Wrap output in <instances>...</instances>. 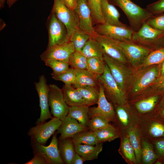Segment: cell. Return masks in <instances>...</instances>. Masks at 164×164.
Listing matches in <instances>:
<instances>
[{"instance_id":"cell-28","label":"cell","mask_w":164,"mask_h":164,"mask_svg":"<svg viewBox=\"0 0 164 164\" xmlns=\"http://www.w3.org/2000/svg\"><path fill=\"white\" fill-rule=\"evenodd\" d=\"M59 147L60 156L64 164H71L76 153L71 138L59 140Z\"/></svg>"},{"instance_id":"cell-5","label":"cell","mask_w":164,"mask_h":164,"mask_svg":"<svg viewBox=\"0 0 164 164\" xmlns=\"http://www.w3.org/2000/svg\"><path fill=\"white\" fill-rule=\"evenodd\" d=\"M132 41L152 50L162 47L164 44V32L155 29L145 22L134 32Z\"/></svg>"},{"instance_id":"cell-11","label":"cell","mask_w":164,"mask_h":164,"mask_svg":"<svg viewBox=\"0 0 164 164\" xmlns=\"http://www.w3.org/2000/svg\"><path fill=\"white\" fill-rule=\"evenodd\" d=\"M48 101L51 113L61 121L67 115L69 106L66 102L62 89L54 84L48 85Z\"/></svg>"},{"instance_id":"cell-7","label":"cell","mask_w":164,"mask_h":164,"mask_svg":"<svg viewBox=\"0 0 164 164\" xmlns=\"http://www.w3.org/2000/svg\"><path fill=\"white\" fill-rule=\"evenodd\" d=\"M65 26L69 39L79 28L78 16L74 11L67 8L62 0H54L51 11Z\"/></svg>"},{"instance_id":"cell-2","label":"cell","mask_w":164,"mask_h":164,"mask_svg":"<svg viewBox=\"0 0 164 164\" xmlns=\"http://www.w3.org/2000/svg\"><path fill=\"white\" fill-rule=\"evenodd\" d=\"M139 117L142 138L151 142L164 138V118L156 112L139 115Z\"/></svg>"},{"instance_id":"cell-24","label":"cell","mask_w":164,"mask_h":164,"mask_svg":"<svg viewBox=\"0 0 164 164\" xmlns=\"http://www.w3.org/2000/svg\"><path fill=\"white\" fill-rule=\"evenodd\" d=\"M120 144L118 150L128 164H137L135 153L126 132L121 134Z\"/></svg>"},{"instance_id":"cell-9","label":"cell","mask_w":164,"mask_h":164,"mask_svg":"<svg viewBox=\"0 0 164 164\" xmlns=\"http://www.w3.org/2000/svg\"><path fill=\"white\" fill-rule=\"evenodd\" d=\"M61 122V120L53 117L48 122L39 123L31 128L27 135L31 140L45 145L49 138L58 129Z\"/></svg>"},{"instance_id":"cell-50","label":"cell","mask_w":164,"mask_h":164,"mask_svg":"<svg viewBox=\"0 0 164 164\" xmlns=\"http://www.w3.org/2000/svg\"><path fill=\"white\" fill-rule=\"evenodd\" d=\"M160 64V77L161 80L164 78V61Z\"/></svg>"},{"instance_id":"cell-6","label":"cell","mask_w":164,"mask_h":164,"mask_svg":"<svg viewBox=\"0 0 164 164\" xmlns=\"http://www.w3.org/2000/svg\"><path fill=\"white\" fill-rule=\"evenodd\" d=\"M116 119L112 125L121 134L126 132L130 128L138 123L139 114L129 103L125 105L113 104Z\"/></svg>"},{"instance_id":"cell-38","label":"cell","mask_w":164,"mask_h":164,"mask_svg":"<svg viewBox=\"0 0 164 164\" xmlns=\"http://www.w3.org/2000/svg\"><path fill=\"white\" fill-rule=\"evenodd\" d=\"M87 0L93 22L97 24L105 23L101 11V0Z\"/></svg>"},{"instance_id":"cell-43","label":"cell","mask_w":164,"mask_h":164,"mask_svg":"<svg viewBox=\"0 0 164 164\" xmlns=\"http://www.w3.org/2000/svg\"><path fill=\"white\" fill-rule=\"evenodd\" d=\"M146 22L152 28L164 32V14L154 15Z\"/></svg>"},{"instance_id":"cell-21","label":"cell","mask_w":164,"mask_h":164,"mask_svg":"<svg viewBox=\"0 0 164 164\" xmlns=\"http://www.w3.org/2000/svg\"><path fill=\"white\" fill-rule=\"evenodd\" d=\"M161 94H152L129 103L134 107L139 115L156 112L163 96H161Z\"/></svg>"},{"instance_id":"cell-29","label":"cell","mask_w":164,"mask_h":164,"mask_svg":"<svg viewBox=\"0 0 164 164\" xmlns=\"http://www.w3.org/2000/svg\"><path fill=\"white\" fill-rule=\"evenodd\" d=\"M89 108L86 105L69 106L67 116L77 120L82 126L88 128Z\"/></svg>"},{"instance_id":"cell-52","label":"cell","mask_w":164,"mask_h":164,"mask_svg":"<svg viewBox=\"0 0 164 164\" xmlns=\"http://www.w3.org/2000/svg\"><path fill=\"white\" fill-rule=\"evenodd\" d=\"M18 0H7L6 2L9 8L11 7Z\"/></svg>"},{"instance_id":"cell-22","label":"cell","mask_w":164,"mask_h":164,"mask_svg":"<svg viewBox=\"0 0 164 164\" xmlns=\"http://www.w3.org/2000/svg\"><path fill=\"white\" fill-rule=\"evenodd\" d=\"M75 81L72 85L76 88L91 86L99 88L97 76L87 69H74Z\"/></svg>"},{"instance_id":"cell-37","label":"cell","mask_w":164,"mask_h":164,"mask_svg":"<svg viewBox=\"0 0 164 164\" xmlns=\"http://www.w3.org/2000/svg\"><path fill=\"white\" fill-rule=\"evenodd\" d=\"M69 65L74 69H87V58L81 52L74 51L70 55L68 62Z\"/></svg>"},{"instance_id":"cell-35","label":"cell","mask_w":164,"mask_h":164,"mask_svg":"<svg viewBox=\"0 0 164 164\" xmlns=\"http://www.w3.org/2000/svg\"><path fill=\"white\" fill-rule=\"evenodd\" d=\"M164 61V46L152 50L146 57L139 68L160 64Z\"/></svg>"},{"instance_id":"cell-19","label":"cell","mask_w":164,"mask_h":164,"mask_svg":"<svg viewBox=\"0 0 164 164\" xmlns=\"http://www.w3.org/2000/svg\"><path fill=\"white\" fill-rule=\"evenodd\" d=\"M100 44L104 53L125 64L128 62L119 46L118 41L97 34L94 38Z\"/></svg>"},{"instance_id":"cell-33","label":"cell","mask_w":164,"mask_h":164,"mask_svg":"<svg viewBox=\"0 0 164 164\" xmlns=\"http://www.w3.org/2000/svg\"><path fill=\"white\" fill-rule=\"evenodd\" d=\"M77 88L83 96L86 105L89 107L97 104L99 96V88L87 86Z\"/></svg>"},{"instance_id":"cell-34","label":"cell","mask_w":164,"mask_h":164,"mask_svg":"<svg viewBox=\"0 0 164 164\" xmlns=\"http://www.w3.org/2000/svg\"><path fill=\"white\" fill-rule=\"evenodd\" d=\"M71 138L74 144L95 145L99 143L94 132L89 130L78 133Z\"/></svg>"},{"instance_id":"cell-36","label":"cell","mask_w":164,"mask_h":164,"mask_svg":"<svg viewBox=\"0 0 164 164\" xmlns=\"http://www.w3.org/2000/svg\"><path fill=\"white\" fill-rule=\"evenodd\" d=\"M91 36L78 28L71 37L70 40L73 44L75 51L81 52Z\"/></svg>"},{"instance_id":"cell-48","label":"cell","mask_w":164,"mask_h":164,"mask_svg":"<svg viewBox=\"0 0 164 164\" xmlns=\"http://www.w3.org/2000/svg\"><path fill=\"white\" fill-rule=\"evenodd\" d=\"M156 112L164 118V95L159 103Z\"/></svg>"},{"instance_id":"cell-16","label":"cell","mask_w":164,"mask_h":164,"mask_svg":"<svg viewBox=\"0 0 164 164\" xmlns=\"http://www.w3.org/2000/svg\"><path fill=\"white\" fill-rule=\"evenodd\" d=\"M34 84L39 96L40 108V116L36 122V124H37L45 122L48 119H51L53 117L49 109L48 85L47 84L45 75H41L39 77V81L35 82Z\"/></svg>"},{"instance_id":"cell-14","label":"cell","mask_w":164,"mask_h":164,"mask_svg":"<svg viewBox=\"0 0 164 164\" xmlns=\"http://www.w3.org/2000/svg\"><path fill=\"white\" fill-rule=\"evenodd\" d=\"M94 28L97 34L119 41H132L134 32L127 25L119 26L105 22L98 24Z\"/></svg>"},{"instance_id":"cell-25","label":"cell","mask_w":164,"mask_h":164,"mask_svg":"<svg viewBox=\"0 0 164 164\" xmlns=\"http://www.w3.org/2000/svg\"><path fill=\"white\" fill-rule=\"evenodd\" d=\"M75 151L77 153L86 161L97 159L103 149L102 143L95 145L83 144H74Z\"/></svg>"},{"instance_id":"cell-30","label":"cell","mask_w":164,"mask_h":164,"mask_svg":"<svg viewBox=\"0 0 164 164\" xmlns=\"http://www.w3.org/2000/svg\"><path fill=\"white\" fill-rule=\"evenodd\" d=\"M81 53L87 58L97 57L104 60V52L99 43L94 38L91 37L83 48Z\"/></svg>"},{"instance_id":"cell-53","label":"cell","mask_w":164,"mask_h":164,"mask_svg":"<svg viewBox=\"0 0 164 164\" xmlns=\"http://www.w3.org/2000/svg\"><path fill=\"white\" fill-rule=\"evenodd\" d=\"M5 0H0V9L4 8Z\"/></svg>"},{"instance_id":"cell-3","label":"cell","mask_w":164,"mask_h":164,"mask_svg":"<svg viewBox=\"0 0 164 164\" xmlns=\"http://www.w3.org/2000/svg\"><path fill=\"white\" fill-rule=\"evenodd\" d=\"M111 1L124 12L129 21L130 26L134 32L137 31L145 22L154 15L146 8H142L131 0Z\"/></svg>"},{"instance_id":"cell-32","label":"cell","mask_w":164,"mask_h":164,"mask_svg":"<svg viewBox=\"0 0 164 164\" xmlns=\"http://www.w3.org/2000/svg\"><path fill=\"white\" fill-rule=\"evenodd\" d=\"M158 160L152 143L143 138L141 142V164H153Z\"/></svg>"},{"instance_id":"cell-23","label":"cell","mask_w":164,"mask_h":164,"mask_svg":"<svg viewBox=\"0 0 164 164\" xmlns=\"http://www.w3.org/2000/svg\"><path fill=\"white\" fill-rule=\"evenodd\" d=\"M101 9L105 22L119 26L127 25L120 21L119 12L108 0H101Z\"/></svg>"},{"instance_id":"cell-26","label":"cell","mask_w":164,"mask_h":164,"mask_svg":"<svg viewBox=\"0 0 164 164\" xmlns=\"http://www.w3.org/2000/svg\"><path fill=\"white\" fill-rule=\"evenodd\" d=\"M130 142L135 150L137 164H141V142L142 138L138 123L126 131Z\"/></svg>"},{"instance_id":"cell-44","label":"cell","mask_w":164,"mask_h":164,"mask_svg":"<svg viewBox=\"0 0 164 164\" xmlns=\"http://www.w3.org/2000/svg\"><path fill=\"white\" fill-rule=\"evenodd\" d=\"M151 143L157 157V160L162 162L164 158V138L155 140Z\"/></svg>"},{"instance_id":"cell-46","label":"cell","mask_w":164,"mask_h":164,"mask_svg":"<svg viewBox=\"0 0 164 164\" xmlns=\"http://www.w3.org/2000/svg\"><path fill=\"white\" fill-rule=\"evenodd\" d=\"M24 164H47L45 159L41 156L37 155H34L33 157L28 162Z\"/></svg>"},{"instance_id":"cell-45","label":"cell","mask_w":164,"mask_h":164,"mask_svg":"<svg viewBox=\"0 0 164 164\" xmlns=\"http://www.w3.org/2000/svg\"><path fill=\"white\" fill-rule=\"evenodd\" d=\"M146 8L153 15L163 13L164 12V0H158L150 4L147 6Z\"/></svg>"},{"instance_id":"cell-47","label":"cell","mask_w":164,"mask_h":164,"mask_svg":"<svg viewBox=\"0 0 164 164\" xmlns=\"http://www.w3.org/2000/svg\"><path fill=\"white\" fill-rule=\"evenodd\" d=\"M62 1L67 8L74 11L77 4V0H62Z\"/></svg>"},{"instance_id":"cell-8","label":"cell","mask_w":164,"mask_h":164,"mask_svg":"<svg viewBox=\"0 0 164 164\" xmlns=\"http://www.w3.org/2000/svg\"><path fill=\"white\" fill-rule=\"evenodd\" d=\"M57 134L56 132H55L50 144L46 146L31 140V145L34 155L42 156L47 164H64L59 151Z\"/></svg>"},{"instance_id":"cell-18","label":"cell","mask_w":164,"mask_h":164,"mask_svg":"<svg viewBox=\"0 0 164 164\" xmlns=\"http://www.w3.org/2000/svg\"><path fill=\"white\" fill-rule=\"evenodd\" d=\"M74 51L73 43L70 40L64 43L47 48L40 57L43 61L53 59L68 62L70 55Z\"/></svg>"},{"instance_id":"cell-49","label":"cell","mask_w":164,"mask_h":164,"mask_svg":"<svg viewBox=\"0 0 164 164\" xmlns=\"http://www.w3.org/2000/svg\"><path fill=\"white\" fill-rule=\"evenodd\" d=\"M85 161L78 154L76 153L73 159L71 164H83Z\"/></svg>"},{"instance_id":"cell-31","label":"cell","mask_w":164,"mask_h":164,"mask_svg":"<svg viewBox=\"0 0 164 164\" xmlns=\"http://www.w3.org/2000/svg\"><path fill=\"white\" fill-rule=\"evenodd\" d=\"M99 143L108 142L120 138L121 134L112 124L94 132Z\"/></svg>"},{"instance_id":"cell-17","label":"cell","mask_w":164,"mask_h":164,"mask_svg":"<svg viewBox=\"0 0 164 164\" xmlns=\"http://www.w3.org/2000/svg\"><path fill=\"white\" fill-rule=\"evenodd\" d=\"M74 11L79 18V28L94 39L97 33L93 26L91 12L87 0H77Z\"/></svg>"},{"instance_id":"cell-39","label":"cell","mask_w":164,"mask_h":164,"mask_svg":"<svg viewBox=\"0 0 164 164\" xmlns=\"http://www.w3.org/2000/svg\"><path fill=\"white\" fill-rule=\"evenodd\" d=\"M87 59V70L97 76L103 74L105 64L104 60L95 57L88 58Z\"/></svg>"},{"instance_id":"cell-40","label":"cell","mask_w":164,"mask_h":164,"mask_svg":"<svg viewBox=\"0 0 164 164\" xmlns=\"http://www.w3.org/2000/svg\"><path fill=\"white\" fill-rule=\"evenodd\" d=\"M44 62L46 66L50 67L52 69V76L62 73L69 68L68 63L62 61L49 59Z\"/></svg>"},{"instance_id":"cell-13","label":"cell","mask_w":164,"mask_h":164,"mask_svg":"<svg viewBox=\"0 0 164 164\" xmlns=\"http://www.w3.org/2000/svg\"><path fill=\"white\" fill-rule=\"evenodd\" d=\"M118 43L128 62L133 67H139L152 51L132 41H118Z\"/></svg>"},{"instance_id":"cell-41","label":"cell","mask_w":164,"mask_h":164,"mask_svg":"<svg viewBox=\"0 0 164 164\" xmlns=\"http://www.w3.org/2000/svg\"><path fill=\"white\" fill-rule=\"evenodd\" d=\"M52 78L56 80L63 82L65 84L72 85L75 81L74 69L69 67L62 73L52 76Z\"/></svg>"},{"instance_id":"cell-12","label":"cell","mask_w":164,"mask_h":164,"mask_svg":"<svg viewBox=\"0 0 164 164\" xmlns=\"http://www.w3.org/2000/svg\"><path fill=\"white\" fill-rule=\"evenodd\" d=\"M46 26L49 35L47 48L70 40L65 26L51 12L48 18Z\"/></svg>"},{"instance_id":"cell-54","label":"cell","mask_w":164,"mask_h":164,"mask_svg":"<svg viewBox=\"0 0 164 164\" xmlns=\"http://www.w3.org/2000/svg\"><path fill=\"white\" fill-rule=\"evenodd\" d=\"M162 164H164V158L162 161Z\"/></svg>"},{"instance_id":"cell-20","label":"cell","mask_w":164,"mask_h":164,"mask_svg":"<svg viewBox=\"0 0 164 164\" xmlns=\"http://www.w3.org/2000/svg\"><path fill=\"white\" fill-rule=\"evenodd\" d=\"M89 130L87 127L81 125L75 119L67 116L63 120L57 134H60L59 140L72 138L75 135L80 132Z\"/></svg>"},{"instance_id":"cell-27","label":"cell","mask_w":164,"mask_h":164,"mask_svg":"<svg viewBox=\"0 0 164 164\" xmlns=\"http://www.w3.org/2000/svg\"><path fill=\"white\" fill-rule=\"evenodd\" d=\"M64 100L69 106L86 105L84 99L77 88L64 84L62 89Z\"/></svg>"},{"instance_id":"cell-51","label":"cell","mask_w":164,"mask_h":164,"mask_svg":"<svg viewBox=\"0 0 164 164\" xmlns=\"http://www.w3.org/2000/svg\"><path fill=\"white\" fill-rule=\"evenodd\" d=\"M157 87L161 90L160 91V94H162L161 93L164 91V78L160 81L159 83L157 84Z\"/></svg>"},{"instance_id":"cell-10","label":"cell","mask_w":164,"mask_h":164,"mask_svg":"<svg viewBox=\"0 0 164 164\" xmlns=\"http://www.w3.org/2000/svg\"><path fill=\"white\" fill-rule=\"evenodd\" d=\"M104 60L119 87L126 93L132 76L131 70L125 64L115 60L104 53Z\"/></svg>"},{"instance_id":"cell-15","label":"cell","mask_w":164,"mask_h":164,"mask_svg":"<svg viewBox=\"0 0 164 164\" xmlns=\"http://www.w3.org/2000/svg\"><path fill=\"white\" fill-rule=\"evenodd\" d=\"M99 96L96 107L89 108V119L95 116L102 117L109 122H114L116 113L114 105L107 98L101 84L99 82Z\"/></svg>"},{"instance_id":"cell-4","label":"cell","mask_w":164,"mask_h":164,"mask_svg":"<svg viewBox=\"0 0 164 164\" xmlns=\"http://www.w3.org/2000/svg\"><path fill=\"white\" fill-rule=\"evenodd\" d=\"M97 78L99 82L102 85L105 95L109 102L113 104L121 105L129 103L126 93L119 87L106 63L104 73L97 76Z\"/></svg>"},{"instance_id":"cell-1","label":"cell","mask_w":164,"mask_h":164,"mask_svg":"<svg viewBox=\"0 0 164 164\" xmlns=\"http://www.w3.org/2000/svg\"><path fill=\"white\" fill-rule=\"evenodd\" d=\"M160 74L159 64L139 68L132 75L131 80L132 90L128 96L129 102L134 101L142 94L145 89L160 79Z\"/></svg>"},{"instance_id":"cell-42","label":"cell","mask_w":164,"mask_h":164,"mask_svg":"<svg viewBox=\"0 0 164 164\" xmlns=\"http://www.w3.org/2000/svg\"><path fill=\"white\" fill-rule=\"evenodd\" d=\"M111 124L103 117L95 116L89 119L88 127L89 130L94 132L108 126Z\"/></svg>"}]
</instances>
